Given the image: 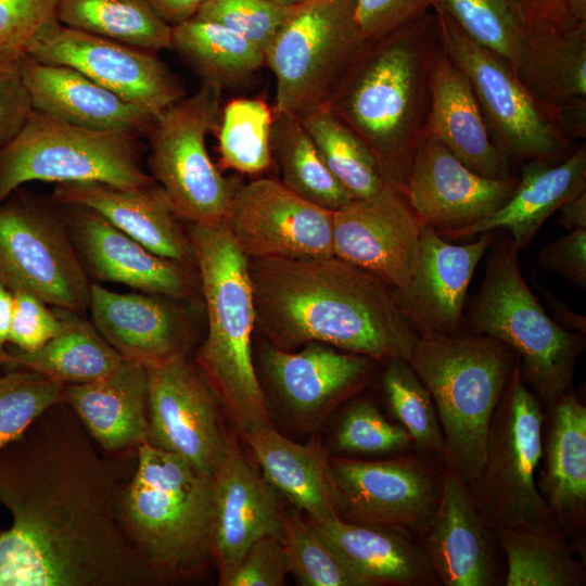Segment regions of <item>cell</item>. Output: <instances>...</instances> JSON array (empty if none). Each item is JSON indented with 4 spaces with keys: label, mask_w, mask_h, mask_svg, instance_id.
Masks as SVG:
<instances>
[{
    "label": "cell",
    "mask_w": 586,
    "mask_h": 586,
    "mask_svg": "<svg viewBox=\"0 0 586 586\" xmlns=\"http://www.w3.org/2000/svg\"><path fill=\"white\" fill-rule=\"evenodd\" d=\"M558 224L568 229H586V190L568 199L559 208Z\"/></svg>",
    "instance_id": "680465c9"
},
{
    "label": "cell",
    "mask_w": 586,
    "mask_h": 586,
    "mask_svg": "<svg viewBox=\"0 0 586 586\" xmlns=\"http://www.w3.org/2000/svg\"><path fill=\"white\" fill-rule=\"evenodd\" d=\"M542 291L550 310H551V318L560 324L562 328L585 334L586 333V318L585 316H582L575 311H573L563 301L559 300L557 296H555L549 291L540 288Z\"/></svg>",
    "instance_id": "6f0895ef"
},
{
    "label": "cell",
    "mask_w": 586,
    "mask_h": 586,
    "mask_svg": "<svg viewBox=\"0 0 586 586\" xmlns=\"http://www.w3.org/2000/svg\"><path fill=\"white\" fill-rule=\"evenodd\" d=\"M56 20L77 30L155 52L171 49V26L144 0H60Z\"/></svg>",
    "instance_id": "74e56055"
},
{
    "label": "cell",
    "mask_w": 586,
    "mask_h": 586,
    "mask_svg": "<svg viewBox=\"0 0 586 586\" xmlns=\"http://www.w3.org/2000/svg\"><path fill=\"white\" fill-rule=\"evenodd\" d=\"M0 283L56 308L88 309L91 284L52 196L18 188L0 201Z\"/></svg>",
    "instance_id": "8fae6325"
},
{
    "label": "cell",
    "mask_w": 586,
    "mask_h": 586,
    "mask_svg": "<svg viewBox=\"0 0 586 586\" xmlns=\"http://www.w3.org/2000/svg\"><path fill=\"white\" fill-rule=\"evenodd\" d=\"M586 190V148L565 160L524 162L517 188L493 214L462 230L458 238L506 229L519 251L525 249L543 224L571 196Z\"/></svg>",
    "instance_id": "1f68e13d"
},
{
    "label": "cell",
    "mask_w": 586,
    "mask_h": 586,
    "mask_svg": "<svg viewBox=\"0 0 586 586\" xmlns=\"http://www.w3.org/2000/svg\"><path fill=\"white\" fill-rule=\"evenodd\" d=\"M543 489L555 525L582 524L586 509V408L572 390L550 405Z\"/></svg>",
    "instance_id": "836d02e7"
},
{
    "label": "cell",
    "mask_w": 586,
    "mask_h": 586,
    "mask_svg": "<svg viewBox=\"0 0 586 586\" xmlns=\"http://www.w3.org/2000/svg\"><path fill=\"white\" fill-rule=\"evenodd\" d=\"M63 309V308H62ZM64 328L35 351L5 347L4 367L24 369L59 380L81 384L110 373L124 359L79 314L63 309Z\"/></svg>",
    "instance_id": "e575fe53"
},
{
    "label": "cell",
    "mask_w": 586,
    "mask_h": 586,
    "mask_svg": "<svg viewBox=\"0 0 586 586\" xmlns=\"http://www.w3.org/2000/svg\"><path fill=\"white\" fill-rule=\"evenodd\" d=\"M145 365L124 358L110 373L81 384H65L64 400L91 436L109 451L138 447L149 431Z\"/></svg>",
    "instance_id": "f546056e"
},
{
    "label": "cell",
    "mask_w": 586,
    "mask_h": 586,
    "mask_svg": "<svg viewBox=\"0 0 586 586\" xmlns=\"http://www.w3.org/2000/svg\"><path fill=\"white\" fill-rule=\"evenodd\" d=\"M517 76L571 140L586 133V21L528 12Z\"/></svg>",
    "instance_id": "ffe728a7"
},
{
    "label": "cell",
    "mask_w": 586,
    "mask_h": 586,
    "mask_svg": "<svg viewBox=\"0 0 586 586\" xmlns=\"http://www.w3.org/2000/svg\"><path fill=\"white\" fill-rule=\"evenodd\" d=\"M120 488L118 515L161 582L189 577L213 559V480L178 455L143 443Z\"/></svg>",
    "instance_id": "5b68a950"
},
{
    "label": "cell",
    "mask_w": 586,
    "mask_h": 586,
    "mask_svg": "<svg viewBox=\"0 0 586 586\" xmlns=\"http://www.w3.org/2000/svg\"><path fill=\"white\" fill-rule=\"evenodd\" d=\"M168 25L176 26L198 14L206 0H144Z\"/></svg>",
    "instance_id": "9f6ffc18"
},
{
    "label": "cell",
    "mask_w": 586,
    "mask_h": 586,
    "mask_svg": "<svg viewBox=\"0 0 586 586\" xmlns=\"http://www.w3.org/2000/svg\"><path fill=\"white\" fill-rule=\"evenodd\" d=\"M366 41L353 0H303L264 52L276 80L275 113L327 106Z\"/></svg>",
    "instance_id": "30bf717a"
},
{
    "label": "cell",
    "mask_w": 586,
    "mask_h": 586,
    "mask_svg": "<svg viewBox=\"0 0 586 586\" xmlns=\"http://www.w3.org/2000/svg\"><path fill=\"white\" fill-rule=\"evenodd\" d=\"M436 42L432 11L367 41L327 105L369 146L385 188L399 193L425 124Z\"/></svg>",
    "instance_id": "3957f363"
},
{
    "label": "cell",
    "mask_w": 586,
    "mask_h": 586,
    "mask_svg": "<svg viewBox=\"0 0 586 586\" xmlns=\"http://www.w3.org/2000/svg\"><path fill=\"white\" fill-rule=\"evenodd\" d=\"M291 574L281 539L263 536L244 553L228 586H282Z\"/></svg>",
    "instance_id": "f5cc1de1"
},
{
    "label": "cell",
    "mask_w": 586,
    "mask_h": 586,
    "mask_svg": "<svg viewBox=\"0 0 586 586\" xmlns=\"http://www.w3.org/2000/svg\"><path fill=\"white\" fill-rule=\"evenodd\" d=\"M12 293L13 311L8 343L23 351H35L64 328L62 308L50 309L47 303L27 292Z\"/></svg>",
    "instance_id": "c3c4849f"
},
{
    "label": "cell",
    "mask_w": 586,
    "mask_h": 586,
    "mask_svg": "<svg viewBox=\"0 0 586 586\" xmlns=\"http://www.w3.org/2000/svg\"><path fill=\"white\" fill-rule=\"evenodd\" d=\"M7 360V352L5 348L0 349V367H4Z\"/></svg>",
    "instance_id": "94428289"
},
{
    "label": "cell",
    "mask_w": 586,
    "mask_h": 586,
    "mask_svg": "<svg viewBox=\"0 0 586 586\" xmlns=\"http://www.w3.org/2000/svg\"><path fill=\"white\" fill-rule=\"evenodd\" d=\"M429 103L423 131L442 142L471 170L511 179L512 162L496 146L473 88L438 37L429 69Z\"/></svg>",
    "instance_id": "d4e9b609"
},
{
    "label": "cell",
    "mask_w": 586,
    "mask_h": 586,
    "mask_svg": "<svg viewBox=\"0 0 586 586\" xmlns=\"http://www.w3.org/2000/svg\"><path fill=\"white\" fill-rule=\"evenodd\" d=\"M528 12L550 18L586 21V0H524Z\"/></svg>",
    "instance_id": "11a10c76"
},
{
    "label": "cell",
    "mask_w": 586,
    "mask_h": 586,
    "mask_svg": "<svg viewBox=\"0 0 586 586\" xmlns=\"http://www.w3.org/2000/svg\"><path fill=\"white\" fill-rule=\"evenodd\" d=\"M468 244H451L424 226L417 263L408 282L392 289L394 301L419 337L462 331L463 308L474 270L495 239L480 233Z\"/></svg>",
    "instance_id": "d6986e66"
},
{
    "label": "cell",
    "mask_w": 586,
    "mask_h": 586,
    "mask_svg": "<svg viewBox=\"0 0 586 586\" xmlns=\"http://www.w3.org/2000/svg\"><path fill=\"white\" fill-rule=\"evenodd\" d=\"M273 111L260 99L238 98L220 112L216 129L221 165L241 174L256 175L272 163Z\"/></svg>",
    "instance_id": "b9f144b4"
},
{
    "label": "cell",
    "mask_w": 586,
    "mask_h": 586,
    "mask_svg": "<svg viewBox=\"0 0 586 586\" xmlns=\"http://www.w3.org/2000/svg\"><path fill=\"white\" fill-rule=\"evenodd\" d=\"M207 333L195 365L240 434L270 423L252 354L255 327L249 258L225 221L189 225Z\"/></svg>",
    "instance_id": "277c9868"
},
{
    "label": "cell",
    "mask_w": 586,
    "mask_h": 586,
    "mask_svg": "<svg viewBox=\"0 0 586 586\" xmlns=\"http://www.w3.org/2000/svg\"><path fill=\"white\" fill-rule=\"evenodd\" d=\"M479 291L463 315L462 331L494 337L521 359V374L549 405L572 390L585 334L558 324L530 290L519 250L509 237L493 241Z\"/></svg>",
    "instance_id": "52a82bcc"
},
{
    "label": "cell",
    "mask_w": 586,
    "mask_h": 586,
    "mask_svg": "<svg viewBox=\"0 0 586 586\" xmlns=\"http://www.w3.org/2000/svg\"><path fill=\"white\" fill-rule=\"evenodd\" d=\"M542 268L556 272L581 290L586 289V229L578 228L544 246L538 253Z\"/></svg>",
    "instance_id": "db71d44e"
},
{
    "label": "cell",
    "mask_w": 586,
    "mask_h": 586,
    "mask_svg": "<svg viewBox=\"0 0 586 586\" xmlns=\"http://www.w3.org/2000/svg\"><path fill=\"white\" fill-rule=\"evenodd\" d=\"M140 139L78 127L34 110L0 151V201L31 181L151 184L155 180L142 169Z\"/></svg>",
    "instance_id": "ba28073f"
},
{
    "label": "cell",
    "mask_w": 586,
    "mask_h": 586,
    "mask_svg": "<svg viewBox=\"0 0 586 586\" xmlns=\"http://www.w3.org/2000/svg\"><path fill=\"white\" fill-rule=\"evenodd\" d=\"M270 1L282 3V4H296L303 0H270Z\"/></svg>",
    "instance_id": "6125c7cd"
},
{
    "label": "cell",
    "mask_w": 586,
    "mask_h": 586,
    "mask_svg": "<svg viewBox=\"0 0 586 586\" xmlns=\"http://www.w3.org/2000/svg\"><path fill=\"white\" fill-rule=\"evenodd\" d=\"M13 311V293L0 283V349L9 342Z\"/></svg>",
    "instance_id": "91938a15"
},
{
    "label": "cell",
    "mask_w": 586,
    "mask_h": 586,
    "mask_svg": "<svg viewBox=\"0 0 586 586\" xmlns=\"http://www.w3.org/2000/svg\"><path fill=\"white\" fill-rule=\"evenodd\" d=\"M65 384L42 374L10 370L0 377V449L21 436L42 413L64 402Z\"/></svg>",
    "instance_id": "f6af8a7d"
},
{
    "label": "cell",
    "mask_w": 586,
    "mask_h": 586,
    "mask_svg": "<svg viewBox=\"0 0 586 586\" xmlns=\"http://www.w3.org/2000/svg\"><path fill=\"white\" fill-rule=\"evenodd\" d=\"M149 379V431L153 447L187 460L212 476L227 444L217 398L187 354L145 365Z\"/></svg>",
    "instance_id": "2e32d148"
},
{
    "label": "cell",
    "mask_w": 586,
    "mask_h": 586,
    "mask_svg": "<svg viewBox=\"0 0 586 586\" xmlns=\"http://www.w3.org/2000/svg\"><path fill=\"white\" fill-rule=\"evenodd\" d=\"M24 52L42 63L73 67L154 116L186 97L182 80L157 52L77 30L58 20L46 25Z\"/></svg>",
    "instance_id": "5bb4252c"
},
{
    "label": "cell",
    "mask_w": 586,
    "mask_h": 586,
    "mask_svg": "<svg viewBox=\"0 0 586 586\" xmlns=\"http://www.w3.org/2000/svg\"><path fill=\"white\" fill-rule=\"evenodd\" d=\"M249 259L333 256V212L281 181L238 182L224 219Z\"/></svg>",
    "instance_id": "9a60e30c"
},
{
    "label": "cell",
    "mask_w": 586,
    "mask_h": 586,
    "mask_svg": "<svg viewBox=\"0 0 586 586\" xmlns=\"http://www.w3.org/2000/svg\"><path fill=\"white\" fill-rule=\"evenodd\" d=\"M440 0H353L354 16L364 40L384 37L431 12Z\"/></svg>",
    "instance_id": "f907efd6"
},
{
    "label": "cell",
    "mask_w": 586,
    "mask_h": 586,
    "mask_svg": "<svg viewBox=\"0 0 586 586\" xmlns=\"http://www.w3.org/2000/svg\"><path fill=\"white\" fill-rule=\"evenodd\" d=\"M507 558V586H579L584 570L556 527H496Z\"/></svg>",
    "instance_id": "f35d334b"
},
{
    "label": "cell",
    "mask_w": 586,
    "mask_h": 586,
    "mask_svg": "<svg viewBox=\"0 0 586 586\" xmlns=\"http://www.w3.org/2000/svg\"><path fill=\"white\" fill-rule=\"evenodd\" d=\"M436 7L517 75L528 29L524 0H440Z\"/></svg>",
    "instance_id": "60d3db41"
},
{
    "label": "cell",
    "mask_w": 586,
    "mask_h": 586,
    "mask_svg": "<svg viewBox=\"0 0 586 586\" xmlns=\"http://www.w3.org/2000/svg\"><path fill=\"white\" fill-rule=\"evenodd\" d=\"M122 487L82 445L47 443L38 418L0 449V586H137L161 582L127 537Z\"/></svg>",
    "instance_id": "6da1fadb"
},
{
    "label": "cell",
    "mask_w": 586,
    "mask_h": 586,
    "mask_svg": "<svg viewBox=\"0 0 586 586\" xmlns=\"http://www.w3.org/2000/svg\"><path fill=\"white\" fill-rule=\"evenodd\" d=\"M262 468L263 479L298 510L319 523L341 515L330 457L319 441L298 444L275 430L271 423L241 434Z\"/></svg>",
    "instance_id": "4dcf8cb0"
},
{
    "label": "cell",
    "mask_w": 586,
    "mask_h": 586,
    "mask_svg": "<svg viewBox=\"0 0 586 586\" xmlns=\"http://www.w3.org/2000/svg\"><path fill=\"white\" fill-rule=\"evenodd\" d=\"M303 347L294 352L269 344L263 366L289 416L301 428L311 429L368 383L377 361L322 343Z\"/></svg>",
    "instance_id": "603a6c76"
},
{
    "label": "cell",
    "mask_w": 586,
    "mask_h": 586,
    "mask_svg": "<svg viewBox=\"0 0 586 586\" xmlns=\"http://www.w3.org/2000/svg\"><path fill=\"white\" fill-rule=\"evenodd\" d=\"M300 119L329 170L354 200L368 199L385 188L369 146L328 106Z\"/></svg>",
    "instance_id": "ab89813d"
},
{
    "label": "cell",
    "mask_w": 586,
    "mask_h": 586,
    "mask_svg": "<svg viewBox=\"0 0 586 586\" xmlns=\"http://www.w3.org/2000/svg\"><path fill=\"white\" fill-rule=\"evenodd\" d=\"M296 4L270 0H206L195 17L218 23L265 52Z\"/></svg>",
    "instance_id": "bcb514c9"
},
{
    "label": "cell",
    "mask_w": 586,
    "mask_h": 586,
    "mask_svg": "<svg viewBox=\"0 0 586 586\" xmlns=\"http://www.w3.org/2000/svg\"><path fill=\"white\" fill-rule=\"evenodd\" d=\"M351 570L371 585H418L428 581L430 562L403 530L345 521L341 515L309 522Z\"/></svg>",
    "instance_id": "d6a6232c"
},
{
    "label": "cell",
    "mask_w": 586,
    "mask_h": 586,
    "mask_svg": "<svg viewBox=\"0 0 586 586\" xmlns=\"http://www.w3.org/2000/svg\"><path fill=\"white\" fill-rule=\"evenodd\" d=\"M432 12L440 43L470 81L496 146L511 162L565 160L571 140L514 72L440 7Z\"/></svg>",
    "instance_id": "4fadbf2b"
},
{
    "label": "cell",
    "mask_w": 586,
    "mask_h": 586,
    "mask_svg": "<svg viewBox=\"0 0 586 586\" xmlns=\"http://www.w3.org/2000/svg\"><path fill=\"white\" fill-rule=\"evenodd\" d=\"M423 227L405 196L384 188L333 212V254L400 288L413 272Z\"/></svg>",
    "instance_id": "ac0fdd59"
},
{
    "label": "cell",
    "mask_w": 586,
    "mask_h": 586,
    "mask_svg": "<svg viewBox=\"0 0 586 586\" xmlns=\"http://www.w3.org/2000/svg\"><path fill=\"white\" fill-rule=\"evenodd\" d=\"M543 424L540 403L517 365L493 416L482 473L472 485L483 520L495 527H556L535 482Z\"/></svg>",
    "instance_id": "9c48e42d"
},
{
    "label": "cell",
    "mask_w": 586,
    "mask_h": 586,
    "mask_svg": "<svg viewBox=\"0 0 586 586\" xmlns=\"http://www.w3.org/2000/svg\"><path fill=\"white\" fill-rule=\"evenodd\" d=\"M22 52H0V151L21 131L34 111L20 69Z\"/></svg>",
    "instance_id": "816d5d0a"
},
{
    "label": "cell",
    "mask_w": 586,
    "mask_h": 586,
    "mask_svg": "<svg viewBox=\"0 0 586 586\" xmlns=\"http://www.w3.org/2000/svg\"><path fill=\"white\" fill-rule=\"evenodd\" d=\"M52 198L90 208L156 255L196 269L189 234L156 181L138 188L100 181L56 183Z\"/></svg>",
    "instance_id": "83f0119b"
},
{
    "label": "cell",
    "mask_w": 586,
    "mask_h": 586,
    "mask_svg": "<svg viewBox=\"0 0 586 586\" xmlns=\"http://www.w3.org/2000/svg\"><path fill=\"white\" fill-rule=\"evenodd\" d=\"M62 205L74 245L93 278L176 300L195 295L200 281L192 268L156 255L90 208Z\"/></svg>",
    "instance_id": "cb8c5ba5"
},
{
    "label": "cell",
    "mask_w": 586,
    "mask_h": 586,
    "mask_svg": "<svg viewBox=\"0 0 586 586\" xmlns=\"http://www.w3.org/2000/svg\"><path fill=\"white\" fill-rule=\"evenodd\" d=\"M220 90L202 82L154 119L146 136L148 165L180 220L189 225L224 221L239 180L225 178L213 163L206 137L220 117Z\"/></svg>",
    "instance_id": "7c38bea8"
},
{
    "label": "cell",
    "mask_w": 586,
    "mask_h": 586,
    "mask_svg": "<svg viewBox=\"0 0 586 586\" xmlns=\"http://www.w3.org/2000/svg\"><path fill=\"white\" fill-rule=\"evenodd\" d=\"M60 0H0V52H24L49 23Z\"/></svg>",
    "instance_id": "681fc988"
},
{
    "label": "cell",
    "mask_w": 586,
    "mask_h": 586,
    "mask_svg": "<svg viewBox=\"0 0 586 586\" xmlns=\"http://www.w3.org/2000/svg\"><path fill=\"white\" fill-rule=\"evenodd\" d=\"M171 49L206 82L220 91L250 79L265 64L251 41L211 21L193 17L171 26Z\"/></svg>",
    "instance_id": "d590c367"
},
{
    "label": "cell",
    "mask_w": 586,
    "mask_h": 586,
    "mask_svg": "<svg viewBox=\"0 0 586 586\" xmlns=\"http://www.w3.org/2000/svg\"><path fill=\"white\" fill-rule=\"evenodd\" d=\"M20 69L34 110L68 124L146 138L156 116L67 65L20 55Z\"/></svg>",
    "instance_id": "4316f807"
},
{
    "label": "cell",
    "mask_w": 586,
    "mask_h": 586,
    "mask_svg": "<svg viewBox=\"0 0 586 586\" xmlns=\"http://www.w3.org/2000/svg\"><path fill=\"white\" fill-rule=\"evenodd\" d=\"M212 480V553L218 584L228 586L255 540L281 538L282 510L273 488L249 464L231 434Z\"/></svg>",
    "instance_id": "7402d4cb"
},
{
    "label": "cell",
    "mask_w": 586,
    "mask_h": 586,
    "mask_svg": "<svg viewBox=\"0 0 586 586\" xmlns=\"http://www.w3.org/2000/svg\"><path fill=\"white\" fill-rule=\"evenodd\" d=\"M519 178L482 176L460 162L442 142L422 131L402 194L424 226L458 239L511 196Z\"/></svg>",
    "instance_id": "e0dca14e"
},
{
    "label": "cell",
    "mask_w": 586,
    "mask_h": 586,
    "mask_svg": "<svg viewBox=\"0 0 586 586\" xmlns=\"http://www.w3.org/2000/svg\"><path fill=\"white\" fill-rule=\"evenodd\" d=\"M409 433L390 422L370 402H358L349 407L335 432L337 449L352 454H387L408 449L412 444Z\"/></svg>",
    "instance_id": "7dc6e473"
},
{
    "label": "cell",
    "mask_w": 586,
    "mask_h": 586,
    "mask_svg": "<svg viewBox=\"0 0 586 586\" xmlns=\"http://www.w3.org/2000/svg\"><path fill=\"white\" fill-rule=\"evenodd\" d=\"M281 543L291 574L304 586H369L296 512L281 517Z\"/></svg>",
    "instance_id": "ee69618b"
},
{
    "label": "cell",
    "mask_w": 586,
    "mask_h": 586,
    "mask_svg": "<svg viewBox=\"0 0 586 586\" xmlns=\"http://www.w3.org/2000/svg\"><path fill=\"white\" fill-rule=\"evenodd\" d=\"M341 512L354 523L421 531L440 495L430 472L411 459L330 458Z\"/></svg>",
    "instance_id": "44dd1931"
},
{
    "label": "cell",
    "mask_w": 586,
    "mask_h": 586,
    "mask_svg": "<svg viewBox=\"0 0 586 586\" xmlns=\"http://www.w3.org/2000/svg\"><path fill=\"white\" fill-rule=\"evenodd\" d=\"M502 342L461 331L418 337L407 361L433 398L444 436V458L472 486L486 458L494 412L513 369Z\"/></svg>",
    "instance_id": "8992f818"
},
{
    "label": "cell",
    "mask_w": 586,
    "mask_h": 586,
    "mask_svg": "<svg viewBox=\"0 0 586 586\" xmlns=\"http://www.w3.org/2000/svg\"><path fill=\"white\" fill-rule=\"evenodd\" d=\"M173 297L117 293L90 285L92 324L124 358L150 365L186 354L190 341L188 313Z\"/></svg>",
    "instance_id": "484cf974"
},
{
    "label": "cell",
    "mask_w": 586,
    "mask_h": 586,
    "mask_svg": "<svg viewBox=\"0 0 586 586\" xmlns=\"http://www.w3.org/2000/svg\"><path fill=\"white\" fill-rule=\"evenodd\" d=\"M255 323L269 344L296 351L308 343L407 360L419 337L392 288L336 257L249 259Z\"/></svg>",
    "instance_id": "7a4b0ae2"
},
{
    "label": "cell",
    "mask_w": 586,
    "mask_h": 586,
    "mask_svg": "<svg viewBox=\"0 0 586 586\" xmlns=\"http://www.w3.org/2000/svg\"><path fill=\"white\" fill-rule=\"evenodd\" d=\"M271 153L281 182L301 198L332 212L354 200L324 164L300 117L273 112Z\"/></svg>",
    "instance_id": "8d00e7d4"
},
{
    "label": "cell",
    "mask_w": 586,
    "mask_h": 586,
    "mask_svg": "<svg viewBox=\"0 0 586 586\" xmlns=\"http://www.w3.org/2000/svg\"><path fill=\"white\" fill-rule=\"evenodd\" d=\"M423 551L446 586H488L493 563L484 520L469 485L450 467L436 507L421 530Z\"/></svg>",
    "instance_id": "f1b7e54d"
},
{
    "label": "cell",
    "mask_w": 586,
    "mask_h": 586,
    "mask_svg": "<svg viewBox=\"0 0 586 586\" xmlns=\"http://www.w3.org/2000/svg\"><path fill=\"white\" fill-rule=\"evenodd\" d=\"M392 413L420 449L444 456V436L431 393L404 358L385 362L382 375Z\"/></svg>",
    "instance_id": "7bdbcfd3"
}]
</instances>
